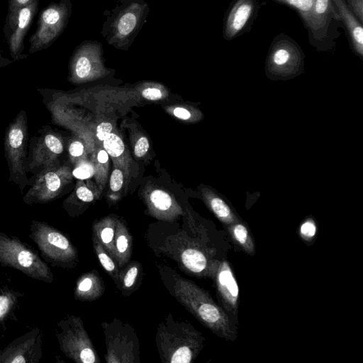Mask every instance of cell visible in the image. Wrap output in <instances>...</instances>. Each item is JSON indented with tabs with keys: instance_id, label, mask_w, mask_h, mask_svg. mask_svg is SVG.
<instances>
[{
	"instance_id": "cell-31",
	"label": "cell",
	"mask_w": 363,
	"mask_h": 363,
	"mask_svg": "<svg viewBox=\"0 0 363 363\" xmlns=\"http://www.w3.org/2000/svg\"><path fill=\"white\" fill-rule=\"evenodd\" d=\"M205 198L210 209L225 225L238 220V218L234 215L230 207L221 199L212 194H206Z\"/></svg>"
},
{
	"instance_id": "cell-37",
	"label": "cell",
	"mask_w": 363,
	"mask_h": 363,
	"mask_svg": "<svg viewBox=\"0 0 363 363\" xmlns=\"http://www.w3.org/2000/svg\"><path fill=\"white\" fill-rule=\"evenodd\" d=\"M16 302V296L11 291H6L0 294V323L11 312Z\"/></svg>"
},
{
	"instance_id": "cell-10",
	"label": "cell",
	"mask_w": 363,
	"mask_h": 363,
	"mask_svg": "<svg viewBox=\"0 0 363 363\" xmlns=\"http://www.w3.org/2000/svg\"><path fill=\"white\" fill-rule=\"evenodd\" d=\"M56 337L63 354L76 363H100L97 352L80 317L68 315L57 323Z\"/></svg>"
},
{
	"instance_id": "cell-21",
	"label": "cell",
	"mask_w": 363,
	"mask_h": 363,
	"mask_svg": "<svg viewBox=\"0 0 363 363\" xmlns=\"http://www.w3.org/2000/svg\"><path fill=\"white\" fill-rule=\"evenodd\" d=\"M274 2L290 8L295 11L307 31L310 45L318 52H323L321 39L313 16L315 0H273Z\"/></svg>"
},
{
	"instance_id": "cell-1",
	"label": "cell",
	"mask_w": 363,
	"mask_h": 363,
	"mask_svg": "<svg viewBox=\"0 0 363 363\" xmlns=\"http://www.w3.org/2000/svg\"><path fill=\"white\" fill-rule=\"evenodd\" d=\"M145 239L155 255L172 259L182 271L199 278L211 279L215 260L224 257L204 247L174 221L150 225Z\"/></svg>"
},
{
	"instance_id": "cell-2",
	"label": "cell",
	"mask_w": 363,
	"mask_h": 363,
	"mask_svg": "<svg viewBox=\"0 0 363 363\" xmlns=\"http://www.w3.org/2000/svg\"><path fill=\"white\" fill-rule=\"evenodd\" d=\"M156 266L163 285L177 301L216 335L228 341L236 340L238 326L206 290L168 265Z\"/></svg>"
},
{
	"instance_id": "cell-9",
	"label": "cell",
	"mask_w": 363,
	"mask_h": 363,
	"mask_svg": "<svg viewBox=\"0 0 363 363\" xmlns=\"http://www.w3.org/2000/svg\"><path fill=\"white\" fill-rule=\"evenodd\" d=\"M106 343L107 363H140V342L135 328L117 318L101 323Z\"/></svg>"
},
{
	"instance_id": "cell-33",
	"label": "cell",
	"mask_w": 363,
	"mask_h": 363,
	"mask_svg": "<svg viewBox=\"0 0 363 363\" xmlns=\"http://www.w3.org/2000/svg\"><path fill=\"white\" fill-rule=\"evenodd\" d=\"M140 95L149 101H158L168 96L167 89L162 84L153 82H143L138 86Z\"/></svg>"
},
{
	"instance_id": "cell-44",
	"label": "cell",
	"mask_w": 363,
	"mask_h": 363,
	"mask_svg": "<svg viewBox=\"0 0 363 363\" xmlns=\"http://www.w3.org/2000/svg\"><path fill=\"white\" fill-rule=\"evenodd\" d=\"M128 1H129V0H116L118 4L124 3V2Z\"/></svg>"
},
{
	"instance_id": "cell-39",
	"label": "cell",
	"mask_w": 363,
	"mask_h": 363,
	"mask_svg": "<svg viewBox=\"0 0 363 363\" xmlns=\"http://www.w3.org/2000/svg\"><path fill=\"white\" fill-rule=\"evenodd\" d=\"M167 111L182 121H191L194 114L190 108L187 107L186 105H178V106H171L166 108Z\"/></svg>"
},
{
	"instance_id": "cell-34",
	"label": "cell",
	"mask_w": 363,
	"mask_h": 363,
	"mask_svg": "<svg viewBox=\"0 0 363 363\" xmlns=\"http://www.w3.org/2000/svg\"><path fill=\"white\" fill-rule=\"evenodd\" d=\"M69 160L74 165L78 162L88 159L84 143L78 138H72L67 145Z\"/></svg>"
},
{
	"instance_id": "cell-24",
	"label": "cell",
	"mask_w": 363,
	"mask_h": 363,
	"mask_svg": "<svg viewBox=\"0 0 363 363\" xmlns=\"http://www.w3.org/2000/svg\"><path fill=\"white\" fill-rule=\"evenodd\" d=\"M105 291V284L97 270L87 272L76 281L74 294L80 301H93L99 298Z\"/></svg>"
},
{
	"instance_id": "cell-42",
	"label": "cell",
	"mask_w": 363,
	"mask_h": 363,
	"mask_svg": "<svg viewBox=\"0 0 363 363\" xmlns=\"http://www.w3.org/2000/svg\"><path fill=\"white\" fill-rule=\"evenodd\" d=\"M35 0H9L8 1V13H13L21 7H23Z\"/></svg>"
},
{
	"instance_id": "cell-20",
	"label": "cell",
	"mask_w": 363,
	"mask_h": 363,
	"mask_svg": "<svg viewBox=\"0 0 363 363\" xmlns=\"http://www.w3.org/2000/svg\"><path fill=\"white\" fill-rule=\"evenodd\" d=\"M183 210L182 228L186 234L217 255L224 256L218 232L207 228L199 220L189 206H186Z\"/></svg>"
},
{
	"instance_id": "cell-40",
	"label": "cell",
	"mask_w": 363,
	"mask_h": 363,
	"mask_svg": "<svg viewBox=\"0 0 363 363\" xmlns=\"http://www.w3.org/2000/svg\"><path fill=\"white\" fill-rule=\"evenodd\" d=\"M316 225L313 220L304 222L300 227V235L306 241H311L316 234Z\"/></svg>"
},
{
	"instance_id": "cell-41",
	"label": "cell",
	"mask_w": 363,
	"mask_h": 363,
	"mask_svg": "<svg viewBox=\"0 0 363 363\" xmlns=\"http://www.w3.org/2000/svg\"><path fill=\"white\" fill-rule=\"evenodd\" d=\"M348 8L363 24V0H344Z\"/></svg>"
},
{
	"instance_id": "cell-17",
	"label": "cell",
	"mask_w": 363,
	"mask_h": 363,
	"mask_svg": "<svg viewBox=\"0 0 363 363\" xmlns=\"http://www.w3.org/2000/svg\"><path fill=\"white\" fill-rule=\"evenodd\" d=\"M303 59L304 52L296 40L281 33L270 43L267 64L272 71L285 72L301 66Z\"/></svg>"
},
{
	"instance_id": "cell-8",
	"label": "cell",
	"mask_w": 363,
	"mask_h": 363,
	"mask_svg": "<svg viewBox=\"0 0 363 363\" xmlns=\"http://www.w3.org/2000/svg\"><path fill=\"white\" fill-rule=\"evenodd\" d=\"M113 72V69L105 65L102 43L85 40L71 55L68 80L74 84H84L106 78Z\"/></svg>"
},
{
	"instance_id": "cell-29",
	"label": "cell",
	"mask_w": 363,
	"mask_h": 363,
	"mask_svg": "<svg viewBox=\"0 0 363 363\" xmlns=\"http://www.w3.org/2000/svg\"><path fill=\"white\" fill-rule=\"evenodd\" d=\"M93 162L94 164V179L97 188L96 194L99 198L104 187L106 186L109 169V155L102 145H100L94 150Z\"/></svg>"
},
{
	"instance_id": "cell-43",
	"label": "cell",
	"mask_w": 363,
	"mask_h": 363,
	"mask_svg": "<svg viewBox=\"0 0 363 363\" xmlns=\"http://www.w3.org/2000/svg\"><path fill=\"white\" fill-rule=\"evenodd\" d=\"M12 60L6 58V57H4L1 53V50L0 49V68L1 67H4L9 65H10L11 63H12Z\"/></svg>"
},
{
	"instance_id": "cell-16",
	"label": "cell",
	"mask_w": 363,
	"mask_h": 363,
	"mask_svg": "<svg viewBox=\"0 0 363 363\" xmlns=\"http://www.w3.org/2000/svg\"><path fill=\"white\" fill-rule=\"evenodd\" d=\"M260 6L257 0H233L224 14L222 29L223 38L231 41L250 32Z\"/></svg>"
},
{
	"instance_id": "cell-6",
	"label": "cell",
	"mask_w": 363,
	"mask_h": 363,
	"mask_svg": "<svg viewBox=\"0 0 363 363\" xmlns=\"http://www.w3.org/2000/svg\"><path fill=\"white\" fill-rule=\"evenodd\" d=\"M30 237L43 259L54 267L71 269L78 262V250L62 232L43 221L33 220Z\"/></svg>"
},
{
	"instance_id": "cell-11",
	"label": "cell",
	"mask_w": 363,
	"mask_h": 363,
	"mask_svg": "<svg viewBox=\"0 0 363 363\" xmlns=\"http://www.w3.org/2000/svg\"><path fill=\"white\" fill-rule=\"evenodd\" d=\"M72 12L71 0L52 2L43 9L37 28L29 39L28 53L33 54L50 47L66 28Z\"/></svg>"
},
{
	"instance_id": "cell-19",
	"label": "cell",
	"mask_w": 363,
	"mask_h": 363,
	"mask_svg": "<svg viewBox=\"0 0 363 363\" xmlns=\"http://www.w3.org/2000/svg\"><path fill=\"white\" fill-rule=\"evenodd\" d=\"M142 195L149 214L158 220L175 221L184 213L174 195L162 188L147 185Z\"/></svg>"
},
{
	"instance_id": "cell-12",
	"label": "cell",
	"mask_w": 363,
	"mask_h": 363,
	"mask_svg": "<svg viewBox=\"0 0 363 363\" xmlns=\"http://www.w3.org/2000/svg\"><path fill=\"white\" fill-rule=\"evenodd\" d=\"M72 169L67 164H58L43 169L29 179L30 187L23 197L28 205L44 204L58 198L73 179Z\"/></svg>"
},
{
	"instance_id": "cell-23",
	"label": "cell",
	"mask_w": 363,
	"mask_h": 363,
	"mask_svg": "<svg viewBox=\"0 0 363 363\" xmlns=\"http://www.w3.org/2000/svg\"><path fill=\"white\" fill-rule=\"evenodd\" d=\"M101 145L111 157L113 166L118 167L123 171L126 183H128L130 177L132 160L118 130L115 129L102 142Z\"/></svg>"
},
{
	"instance_id": "cell-27",
	"label": "cell",
	"mask_w": 363,
	"mask_h": 363,
	"mask_svg": "<svg viewBox=\"0 0 363 363\" xmlns=\"http://www.w3.org/2000/svg\"><path fill=\"white\" fill-rule=\"evenodd\" d=\"M114 249L118 267L121 269L130 261L133 253V238L122 218L117 221Z\"/></svg>"
},
{
	"instance_id": "cell-28",
	"label": "cell",
	"mask_w": 363,
	"mask_h": 363,
	"mask_svg": "<svg viewBox=\"0 0 363 363\" xmlns=\"http://www.w3.org/2000/svg\"><path fill=\"white\" fill-rule=\"evenodd\" d=\"M227 233L233 242L249 255L255 253V242L250 228L239 220L225 225Z\"/></svg>"
},
{
	"instance_id": "cell-32",
	"label": "cell",
	"mask_w": 363,
	"mask_h": 363,
	"mask_svg": "<svg viewBox=\"0 0 363 363\" xmlns=\"http://www.w3.org/2000/svg\"><path fill=\"white\" fill-rule=\"evenodd\" d=\"M113 167L110 176L109 190L107 194L110 203L117 202L120 199L125 181L123 171L118 167Z\"/></svg>"
},
{
	"instance_id": "cell-7",
	"label": "cell",
	"mask_w": 363,
	"mask_h": 363,
	"mask_svg": "<svg viewBox=\"0 0 363 363\" xmlns=\"http://www.w3.org/2000/svg\"><path fill=\"white\" fill-rule=\"evenodd\" d=\"M0 263L28 277L46 283L54 279L50 268L38 255L18 238L0 232Z\"/></svg>"
},
{
	"instance_id": "cell-35",
	"label": "cell",
	"mask_w": 363,
	"mask_h": 363,
	"mask_svg": "<svg viewBox=\"0 0 363 363\" xmlns=\"http://www.w3.org/2000/svg\"><path fill=\"white\" fill-rule=\"evenodd\" d=\"M72 174L77 180L90 179L94 175V164L88 159L81 160L74 165Z\"/></svg>"
},
{
	"instance_id": "cell-15",
	"label": "cell",
	"mask_w": 363,
	"mask_h": 363,
	"mask_svg": "<svg viewBox=\"0 0 363 363\" xmlns=\"http://www.w3.org/2000/svg\"><path fill=\"white\" fill-rule=\"evenodd\" d=\"M39 1L35 0L7 13L3 31L10 55L14 61L28 57V55L23 53L24 39L38 11Z\"/></svg>"
},
{
	"instance_id": "cell-22",
	"label": "cell",
	"mask_w": 363,
	"mask_h": 363,
	"mask_svg": "<svg viewBox=\"0 0 363 363\" xmlns=\"http://www.w3.org/2000/svg\"><path fill=\"white\" fill-rule=\"evenodd\" d=\"M347 35L350 48L362 59L363 26L344 0H332Z\"/></svg>"
},
{
	"instance_id": "cell-3",
	"label": "cell",
	"mask_w": 363,
	"mask_h": 363,
	"mask_svg": "<svg viewBox=\"0 0 363 363\" xmlns=\"http://www.w3.org/2000/svg\"><path fill=\"white\" fill-rule=\"evenodd\" d=\"M205 337L191 323L169 313L157 327L155 342L163 363H191L204 347Z\"/></svg>"
},
{
	"instance_id": "cell-14",
	"label": "cell",
	"mask_w": 363,
	"mask_h": 363,
	"mask_svg": "<svg viewBox=\"0 0 363 363\" xmlns=\"http://www.w3.org/2000/svg\"><path fill=\"white\" fill-rule=\"evenodd\" d=\"M211 279L213 281L217 298L233 324L238 325L239 286L232 267L225 256L215 260Z\"/></svg>"
},
{
	"instance_id": "cell-13",
	"label": "cell",
	"mask_w": 363,
	"mask_h": 363,
	"mask_svg": "<svg viewBox=\"0 0 363 363\" xmlns=\"http://www.w3.org/2000/svg\"><path fill=\"white\" fill-rule=\"evenodd\" d=\"M64 150L62 136L48 125L42 126L29 142L27 172L35 175L43 169L60 164Z\"/></svg>"
},
{
	"instance_id": "cell-25",
	"label": "cell",
	"mask_w": 363,
	"mask_h": 363,
	"mask_svg": "<svg viewBox=\"0 0 363 363\" xmlns=\"http://www.w3.org/2000/svg\"><path fill=\"white\" fill-rule=\"evenodd\" d=\"M118 219L117 216L109 215L94 221L92 225V235L116 262L114 240Z\"/></svg>"
},
{
	"instance_id": "cell-26",
	"label": "cell",
	"mask_w": 363,
	"mask_h": 363,
	"mask_svg": "<svg viewBox=\"0 0 363 363\" xmlns=\"http://www.w3.org/2000/svg\"><path fill=\"white\" fill-rule=\"evenodd\" d=\"M142 264L136 261H130L120 269L116 287L124 296H130L136 291L143 279Z\"/></svg>"
},
{
	"instance_id": "cell-30",
	"label": "cell",
	"mask_w": 363,
	"mask_h": 363,
	"mask_svg": "<svg viewBox=\"0 0 363 363\" xmlns=\"http://www.w3.org/2000/svg\"><path fill=\"white\" fill-rule=\"evenodd\" d=\"M93 248L101 267L117 284L120 269L117 262L108 254L98 240L92 235Z\"/></svg>"
},
{
	"instance_id": "cell-4",
	"label": "cell",
	"mask_w": 363,
	"mask_h": 363,
	"mask_svg": "<svg viewBox=\"0 0 363 363\" xmlns=\"http://www.w3.org/2000/svg\"><path fill=\"white\" fill-rule=\"evenodd\" d=\"M150 7L145 0H129L106 10L101 34L117 50L128 51L147 22Z\"/></svg>"
},
{
	"instance_id": "cell-5",
	"label": "cell",
	"mask_w": 363,
	"mask_h": 363,
	"mask_svg": "<svg viewBox=\"0 0 363 363\" xmlns=\"http://www.w3.org/2000/svg\"><path fill=\"white\" fill-rule=\"evenodd\" d=\"M28 143V118L25 110H21L8 125L4 134V156L7 161L9 182L19 188L21 194L29 184L27 177Z\"/></svg>"
},
{
	"instance_id": "cell-18",
	"label": "cell",
	"mask_w": 363,
	"mask_h": 363,
	"mask_svg": "<svg viewBox=\"0 0 363 363\" xmlns=\"http://www.w3.org/2000/svg\"><path fill=\"white\" fill-rule=\"evenodd\" d=\"M40 329L35 328L0 350V363H36L41 355Z\"/></svg>"
},
{
	"instance_id": "cell-36",
	"label": "cell",
	"mask_w": 363,
	"mask_h": 363,
	"mask_svg": "<svg viewBox=\"0 0 363 363\" xmlns=\"http://www.w3.org/2000/svg\"><path fill=\"white\" fill-rule=\"evenodd\" d=\"M133 135L131 133V143L133 152L137 158L145 157L150 148V143L147 138L143 133L138 132Z\"/></svg>"
},
{
	"instance_id": "cell-38",
	"label": "cell",
	"mask_w": 363,
	"mask_h": 363,
	"mask_svg": "<svg viewBox=\"0 0 363 363\" xmlns=\"http://www.w3.org/2000/svg\"><path fill=\"white\" fill-rule=\"evenodd\" d=\"M116 129L113 121H104L95 128V136L97 141L101 143Z\"/></svg>"
}]
</instances>
